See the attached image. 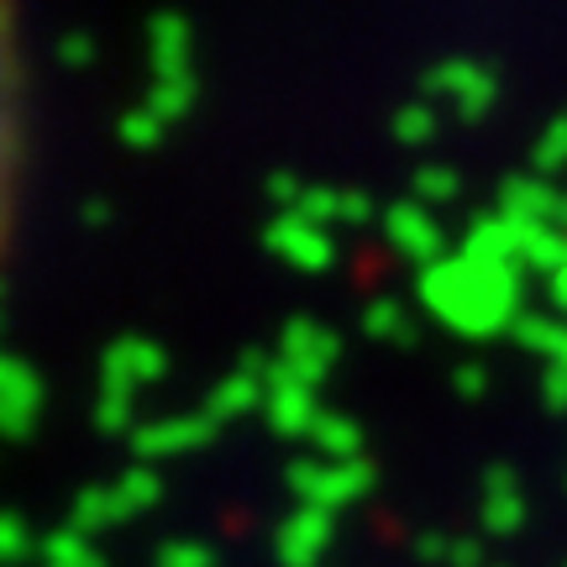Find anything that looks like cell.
Masks as SVG:
<instances>
[{"instance_id":"cell-1","label":"cell","mask_w":567,"mask_h":567,"mask_svg":"<svg viewBox=\"0 0 567 567\" xmlns=\"http://www.w3.org/2000/svg\"><path fill=\"white\" fill-rule=\"evenodd\" d=\"M32 168V74H27V32L21 0H0V274L11 264L27 205Z\"/></svg>"},{"instance_id":"cell-2","label":"cell","mask_w":567,"mask_h":567,"mask_svg":"<svg viewBox=\"0 0 567 567\" xmlns=\"http://www.w3.org/2000/svg\"><path fill=\"white\" fill-rule=\"evenodd\" d=\"M295 488H300L305 509H331L352 505L358 494L368 488V467L363 463H321V467H300L295 473Z\"/></svg>"},{"instance_id":"cell-3","label":"cell","mask_w":567,"mask_h":567,"mask_svg":"<svg viewBox=\"0 0 567 567\" xmlns=\"http://www.w3.org/2000/svg\"><path fill=\"white\" fill-rule=\"evenodd\" d=\"M331 547V515L326 509H300L279 526V563L284 567H316Z\"/></svg>"},{"instance_id":"cell-4","label":"cell","mask_w":567,"mask_h":567,"mask_svg":"<svg viewBox=\"0 0 567 567\" xmlns=\"http://www.w3.org/2000/svg\"><path fill=\"white\" fill-rule=\"evenodd\" d=\"M520 520H526L520 488L509 484V478H494V484H488V499H484V526L494 530V536H509Z\"/></svg>"},{"instance_id":"cell-5","label":"cell","mask_w":567,"mask_h":567,"mask_svg":"<svg viewBox=\"0 0 567 567\" xmlns=\"http://www.w3.org/2000/svg\"><path fill=\"white\" fill-rule=\"evenodd\" d=\"M42 567H105V563H101V551L69 526V530H59V536H48V547H42Z\"/></svg>"},{"instance_id":"cell-6","label":"cell","mask_w":567,"mask_h":567,"mask_svg":"<svg viewBox=\"0 0 567 567\" xmlns=\"http://www.w3.org/2000/svg\"><path fill=\"white\" fill-rule=\"evenodd\" d=\"M205 436L200 421H174V425H153V431H142V452L147 457H163V452H184V446H195Z\"/></svg>"},{"instance_id":"cell-7","label":"cell","mask_w":567,"mask_h":567,"mask_svg":"<svg viewBox=\"0 0 567 567\" xmlns=\"http://www.w3.org/2000/svg\"><path fill=\"white\" fill-rule=\"evenodd\" d=\"M274 425H279V431H300V425H310V394L284 384L279 394H274Z\"/></svg>"},{"instance_id":"cell-8","label":"cell","mask_w":567,"mask_h":567,"mask_svg":"<svg viewBox=\"0 0 567 567\" xmlns=\"http://www.w3.org/2000/svg\"><path fill=\"white\" fill-rule=\"evenodd\" d=\"M158 567H216V551L200 542H168L158 551Z\"/></svg>"},{"instance_id":"cell-9","label":"cell","mask_w":567,"mask_h":567,"mask_svg":"<svg viewBox=\"0 0 567 567\" xmlns=\"http://www.w3.org/2000/svg\"><path fill=\"white\" fill-rule=\"evenodd\" d=\"M425 557H442L446 567H478L484 563V551L473 547V542H425Z\"/></svg>"}]
</instances>
